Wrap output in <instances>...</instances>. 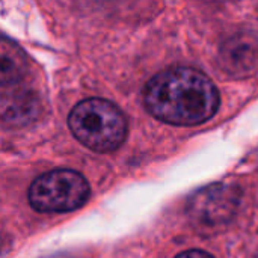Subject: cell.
Returning <instances> with one entry per match:
<instances>
[{
	"mask_svg": "<svg viewBox=\"0 0 258 258\" xmlns=\"http://www.w3.org/2000/svg\"><path fill=\"white\" fill-rule=\"evenodd\" d=\"M147 110L174 125H197L210 119L219 107L213 82L194 68H171L154 76L144 91Z\"/></svg>",
	"mask_w": 258,
	"mask_h": 258,
	"instance_id": "obj_1",
	"label": "cell"
},
{
	"mask_svg": "<svg viewBox=\"0 0 258 258\" xmlns=\"http://www.w3.org/2000/svg\"><path fill=\"white\" fill-rule=\"evenodd\" d=\"M68 125L76 139L98 153L116 150L127 135V121L121 110L101 98L80 101L71 110Z\"/></svg>",
	"mask_w": 258,
	"mask_h": 258,
	"instance_id": "obj_2",
	"label": "cell"
},
{
	"mask_svg": "<svg viewBox=\"0 0 258 258\" xmlns=\"http://www.w3.org/2000/svg\"><path fill=\"white\" fill-rule=\"evenodd\" d=\"M89 197L88 181L76 171L56 169L38 177L29 189L30 206L44 213H63L82 207Z\"/></svg>",
	"mask_w": 258,
	"mask_h": 258,
	"instance_id": "obj_3",
	"label": "cell"
},
{
	"mask_svg": "<svg viewBox=\"0 0 258 258\" xmlns=\"http://www.w3.org/2000/svg\"><path fill=\"white\" fill-rule=\"evenodd\" d=\"M240 190L230 184H212L198 190L189 201V216L203 225L216 227L230 222L237 213Z\"/></svg>",
	"mask_w": 258,
	"mask_h": 258,
	"instance_id": "obj_4",
	"label": "cell"
},
{
	"mask_svg": "<svg viewBox=\"0 0 258 258\" xmlns=\"http://www.w3.org/2000/svg\"><path fill=\"white\" fill-rule=\"evenodd\" d=\"M221 65L233 76H248L258 70V39L251 35H236L221 48Z\"/></svg>",
	"mask_w": 258,
	"mask_h": 258,
	"instance_id": "obj_5",
	"label": "cell"
},
{
	"mask_svg": "<svg viewBox=\"0 0 258 258\" xmlns=\"http://www.w3.org/2000/svg\"><path fill=\"white\" fill-rule=\"evenodd\" d=\"M36 103L35 98L24 91L11 92V95L3 94L2 100V116L6 124L21 125L35 116Z\"/></svg>",
	"mask_w": 258,
	"mask_h": 258,
	"instance_id": "obj_6",
	"label": "cell"
},
{
	"mask_svg": "<svg viewBox=\"0 0 258 258\" xmlns=\"http://www.w3.org/2000/svg\"><path fill=\"white\" fill-rule=\"evenodd\" d=\"M177 258H213L210 254L204 252V251H186L183 254H180Z\"/></svg>",
	"mask_w": 258,
	"mask_h": 258,
	"instance_id": "obj_7",
	"label": "cell"
}]
</instances>
